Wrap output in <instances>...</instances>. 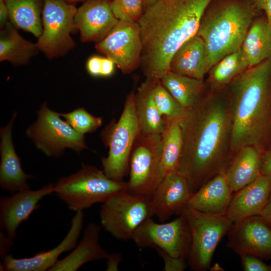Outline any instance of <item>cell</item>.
<instances>
[{
	"label": "cell",
	"mask_w": 271,
	"mask_h": 271,
	"mask_svg": "<svg viewBox=\"0 0 271 271\" xmlns=\"http://www.w3.org/2000/svg\"><path fill=\"white\" fill-rule=\"evenodd\" d=\"M192 236L188 265L194 271H205L211 266L215 250L233 222L226 214L212 215L187 208L183 212Z\"/></svg>",
	"instance_id": "ba28073f"
},
{
	"label": "cell",
	"mask_w": 271,
	"mask_h": 271,
	"mask_svg": "<svg viewBox=\"0 0 271 271\" xmlns=\"http://www.w3.org/2000/svg\"><path fill=\"white\" fill-rule=\"evenodd\" d=\"M170 71L199 80L209 71L208 52L203 40L197 34L186 41L175 52Z\"/></svg>",
	"instance_id": "7402d4cb"
},
{
	"label": "cell",
	"mask_w": 271,
	"mask_h": 271,
	"mask_svg": "<svg viewBox=\"0 0 271 271\" xmlns=\"http://www.w3.org/2000/svg\"><path fill=\"white\" fill-rule=\"evenodd\" d=\"M259 215L271 228V192L268 202Z\"/></svg>",
	"instance_id": "ee69618b"
},
{
	"label": "cell",
	"mask_w": 271,
	"mask_h": 271,
	"mask_svg": "<svg viewBox=\"0 0 271 271\" xmlns=\"http://www.w3.org/2000/svg\"><path fill=\"white\" fill-rule=\"evenodd\" d=\"M263 155L251 146L241 148L235 154L225 172L234 193L261 175Z\"/></svg>",
	"instance_id": "cb8c5ba5"
},
{
	"label": "cell",
	"mask_w": 271,
	"mask_h": 271,
	"mask_svg": "<svg viewBox=\"0 0 271 271\" xmlns=\"http://www.w3.org/2000/svg\"><path fill=\"white\" fill-rule=\"evenodd\" d=\"M172 96L185 109L194 106L206 93L204 80L169 71L161 80Z\"/></svg>",
	"instance_id": "83f0119b"
},
{
	"label": "cell",
	"mask_w": 271,
	"mask_h": 271,
	"mask_svg": "<svg viewBox=\"0 0 271 271\" xmlns=\"http://www.w3.org/2000/svg\"><path fill=\"white\" fill-rule=\"evenodd\" d=\"M65 1L66 2L71 4H74L75 5L76 3L80 2H85L87 0H63Z\"/></svg>",
	"instance_id": "bcb514c9"
},
{
	"label": "cell",
	"mask_w": 271,
	"mask_h": 271,
	"mask_svg": "<svg viewBox=\"0 0 271 271\" xmlns=\"http://www.w3.org/2000/svg\"><path fill=\"white\" fill-rule=\"evenodd\" d=\"M257 10L251 0H213L209 5L197 34L206 45L209 71L241 48Z\"/></svg>",
	"instance_id": "277c9868"
},
{
	"label": "cell",
	"mask_w": 271,
	"mask_h": 271,
	"mask_svg": "<svg viewBox=\"0 0 271 271\" xmlns=\"http://www.w3.org/2000/svg\"><path fill=\"white\" fill-rule=\"evenodd\" d=\"M54 193V184L50 183L39 189H30L13 193L0 200V227L14 240L20 225L39 208L40 201Z\"/></svg>",
	"instance_id": "2e32d148"
},
{
	"label": "cell",
	"mask_w": 271,
	"mask_h": 271,
	"mask_svg": "<svg viewBox=\"0 0 271 271\" xmlns=\"http://www.w3.org/2000/svg\"><path fill=\"white\" fill-rule=\"evenodd\" d=\"M258 10L263 11L271 27V0H251Z\"/></svg>",
	"instance_id": "74e56055"
},
{
	"label": "cell",
	"mask_w": 271,
	"mask_h": 271,
	"mask_svg": "<svg viewBox=\"0 0 271 271\" xmlns=\"http://www.w3.org/2000/svg\"><path fill=\"white\" fill-rule=\"evenodd\" d=\"M134 98L133 90L126 97L118 120L109 124L101 134L109 148L108 156L101 158L103 171L107 177L116 181H123L129 169L132 148L140 133Z\"/></svg>",
	"instance_id": "8992f818"
},
{
	"label": "cell",
	"mask_w": 271,
	"mask_h": 271,
	"mask_svg": "<svg viewBox=\"0 0 271 271\" xmlns=\"http://www.w3.org/2000/svg\"><path fill=\"white\" fill-rule=\"evenodd\" d=\"M83 221V211L76 212L71 220L69 231L56 247L50 250L38 252L30 257L16 258L7 254L2 257L1 270H49L57 262L61 254L73 249L76 246L82 230Z\"/></svg>",
	"instance_id": "9a60e30c"
},
{
	"label": "cell",
	"mask_w": 271,
	"mask_h": 271,
	"mask_svg": "<svg viewBox=\"0 0 271 271\" xmlns=\"http://www.w3.org/2000/svg\"><path fill=\"white\" fill-rule=\"evenodd\" d=\"M241 48L249 68L271 57V27L265 17L253 20Z\"/></svg>",
	"instance_id": "484cf974"
},
{
	"label": "cell",
	"mask_w": 271,
	"mask_h": 271,
	"mask_svg": "<svg viewBox=\"0 0 271 271\" xmlns=\"http://www.w3.org/2000/svg\"><path fill=\"white\" fill-rule=\"evenodd\" d=\"M43 1V29L36 44L39 50L53 58L66 54L75 46L70 34L76 30L74 18L77 9L63 0Z\"/></svg>",
	"instance_id": "30bf717a"
},
{
	"label": "cell",
	"mask_w": 271,
	"mask_h": 271,
	"mask_svg": "<svg viewBox=\"0 0 271 271\" xmlns=\"http://www.w3.org/2000/svg\"><path fill=\"white\" fill-rule=\"evenodd\" d=\"M126 187L127 182L113 180L103 170L82 163L77 172L54 184V193L70 210L77 212L103 203Z\"/></svg>",
	"instance_id": "5b68a950"
},
{
	"label": "cell",
	"mask_w": 271,
	"mask_h": 271,
	"mask_svg": "<svg viewBox=\"0 0 271 271\" xmlns=\"http://www.w3.org/2000/svg\"><path fill=\"white\" fill-rule=\"evenodd\" d=\"M192 193L186 178L178 172L166 175L150 197L152 211L161 222L176 214L180 215L187 207Z\"/></svg>",
	"instance_id": "e0dca14e"
},
{
	"label": "cell",
	"mask_w": 271,
	"mask_h": 271,
	"mask_svg": "<svg viewBox=\"0 0 271 271\" xmlns=\"http://www.w3.org/2000/svg\"><path fill=\"white\" fill-rule=\"evenodd\" d=\"M227 90L233 156L247 146L264 154L271 149V57L240 73Z\"/></svg>",
	"instance_id": "3957f363"
},
{
	"label": "cell",
	"mask_w": 271,
	"mask_h": 271,
	"mask_svg": "<svg viewBox=\"0 0 271 271\" xmlns=\"http://www.w3.org/2000/svg\"><path fill=\"white\" fill-rule=\"evenodd\" d=\"M155 249L164 260L165 270L183 271L185 269V259L172 257L159 248Z\"/></svg>",
	"instance_id": "d590c367"
},
{
	"label": "cell",
	"mask_w": 271,
	"mask_h": 271,
	"mask_svg": "<svg viewBox=\"0 0 271 271\" xmlns=\"http://www.w3.org/2000/svg\"><path fill=\"white\" fill-rule=\"evenodd\" d=\"M157 1V0H143L145 10L155 3Z\"/></svg>",
	"instance_id": "f6af8a7d"
},
{
	"label": "cell",
	"mask_w": 271,
	"mask_h": 271,
	"mask_svg": "<svg viewBox=\"0 0 271 271\" xmlns=\"http://www.w3.org/2000/svg\"><path fill=\"white\" fill-rule=\"evenodd\" d=\"M115 64L110 59L105 57H102L101 62V77H109L112 75L115 70Z\"/></svg>",
	"instance_id": "f35d334b"
},
{
	"label": "cell",
	"mask_w": 271,
	"mask_h": 271,
	"mask_svg": "<svg viewBox=\"0 0 271 271\" xmlns=\"http://www.w3.org/2000/svg\"><path fill=\"white\" fill-rule=\"evenodd\" d=\"M11 23L39 38L42 32L43 0H4Z\"/></svg>",
	"instance_id": "f546056e"
},
{
	"label": "cell",
	"mask_w": 271,
	"mask_h": 271,
	"mask_svg": "<svg viewBox=\"0 0 271 271\" xmlns=\"http://www.w3.org/2000/svg\"><path fill=\"white\" fill-rule=\"evenodd\" d=\"M106 270H118V266L122 259V255L118 253L109 254L107 258Z\"/></svg>",
	"instance_id": "ab89813d"
},
{
	"label": "cell",
	"mask_w": 271,
	"mask_h": 271,
	"mask_svg": "<svg viewBox=\"0 0 271 271\" xmlns=\"http://www.w3.org/2000/svg\"><path fill=\"white\" fill-rule=\"evenodd\" d=\"M39 50L36 44L24 39L14 26L8 22L1 29L0 60L8 61L14 65H23Z\"/></svg>",
	"instance_id": "f1b7e54d"
},
{
	"label": "cell",
	"mask_w": 271,
	"mask_h": 271,
	"mask_svg": "<svg viewBox=\"0 0 271 271\" xmlns=\"http://www.w3.org/2000/svg\"><path fill=\"white\" fill-rule=\"evenodd\" d=\"M161 136V154L159 166L160 182L168 174L178 172L183 148V136L179 121L165 119Z\"/></svg>",
	"instance_id": "4316f807"
},
{
	"label": "cell",
	"mask_w": 271,
	"mask_h": 271,
	"mask_svg": "<svg viewBox=\"0 0 271 271\" xmlns=\"http://www.w3.org/2000/svg\"><path fill=\"white\" fill-rule=\"evenodd\" d=\"M261 175L271 177V149L263 155Z\"/></svg>",
	"instance_id": "60d3db41"
},
{
	"label": "cell",
	"mask_w": 271,
	"mask_h": 271,
	"mask_svg": "<svg viewBox=\"0 0 271 271\" xmlns=\"http://www.w3.org/2000/svg\"><path fill=\"white\" fill-rule=\"evenodd\" d=\"M132 239L140 247L158 248L172 257L186 259L192 236L189 223L183 213L168 223H158L151 218L147 219L136 230Z\"/></svg>",
	"instance_id": "7c38bea8"
},
{
	"label": "cell",
	"mask_w": 271,
	"mask_h": 271,
	"mask_svg": "<svg viewBox=\"0 0 271 271\" xmlns=\"http://www.w3.org/2000/svg\"><path fill=\"white\" fill-rule=\"evenodd\" d=\"M213 0H157L138 22L143 45L141 67L146 79L161 80L178 49L197 34Z\"/></svg>",
	"instance_id": "7a4b0ae2"
},
{
	"label": "cell",
	"mask_w": 271,
	"mask_h": 271,
	"mask_svg": "<svg viewBox=\"0 0 271 271\" xmlns=\"http://www.w3.org/2000/svg\"><path fill=\"white\" fill-rule=\"evenodd\" d=\"M112 0H87L77 9L74 18L82 42H99L104 39L119 20L111 9Z\"/></svg>",
	"instance_id": "ac0fdd59"
},
{
	"label": "cell",
	"mask_w": 271,
	"mask_h": 271,
	"mask_svg": "<svg viewBox=\"0 0 271 271\" xmlns=\"http://www.w3.org/2000/svg\"><path fill=\"white\" fill-rule=\"evenodd\" d=\"M183 148L178 172L192 193L225 172L233 156L232 120L227 87L211 90L179 120Z\"/></svg>",
	"instance_id": "6da1fadb"
},
{
	"label": "cell",
	"mask_w": 271,
	"mask_h": 271,
	"mask_svg": "<svg viewBox=\"0 0 271 271\" xmlns=\"http://www.w3.org/2000/svg\"><path fill=\"white\" fill-rule=\"evenodd\" d=\"M95 48L112 60L122 73L132 72L141 63L143 45L138 23L119 20L109 34L96 43Z\"/></svg>",
	"instance_id": "4fadbf2b"
},
{
	"label": "cell",
	"mask_w": 271,
	"mask_h": 271,
	"mask_svg": "<svg viewBox=\"0 0 271 271\" xmlns=\"http://www.w3.org/2000/svg\"><path fill=\"white\" fill-rule=\"evenodd\" d=\"M60 115L76 132L82 135L94 131L102 123L101 117L92 115L83 107L78 108L68 113H60Z\"/></svg>",
	"instance_id": "d6a6232c"
},
{
	"label": "cell",
	"mask_w": 271,
	"mask_h": 271,
	"mask_svg": "<svg viewBox=\"0 0 271 271\" xmlns=\"http://www.w3.org/2000/svg\"><path fill=\"white\" fill-rule=\"evenodd\" d=\"M241 48L221 59L210 70L208 83L211 90L224 88L248 68Z\"/></svg>",
	"instance_id": "4dcf8cb0"
},
{
	"label": "cell",
	"mask_w": 271,
	"mask_h": 271,
	"mask_svg": "<svg viewBox=\"0 0 271 271\" xmlns=\"http://www.w3.org/2000/svg\"><path fill=\"white\" fill-rule=\"evenodd\" d=\"M161 134L139 133L131 151L126 191L150 198L160 183Z\"/></svg>",
	"instance_id": "8fae6325"
},
{
	"label": "cell",
	"mask_w": 271,
	"mask_h": 271,
	"mask_svg": "<svg viewBox=\"0 0 271 271\" xmlns=\"http://www.w3.org/2000/svg\"><path fill=\"white\" fill-rule=\"evenodd\" d=\"M9 18V11L4 0H0V26L3 29L7 24Z\"/></svg>",
	"instance_id": "7bdbcfd3"
},
{
	"label": "cell",
	"mask_w": 271,
	"mask_h": 271,
	"mask_svg": "<svg viewBox=\"0 0 271 271\" xmlns=\"http://www.w3.org/2000/svg\"><path fill=\"white\" fill-rule=\"evenodd\" d=\"M271 192V177L260 175L250 184L235 192L226 212L233 222L259 215Z\"/></svg>",
	"instance_id": "ffe728a7"
},
{
	"label": "cell",
	"mask_w": 271,
	"mask_h": 271,
	"mask_svg": "<svg viewBox=\"0 0 271 271\" xmlns=\"http://www.w3.org/2000/svg\"><path fill=\"white\" fill-rule=\"evenodd\" d=\"M100 227L91 223L83 231V237L72 252L58 260L49 271H75L86 263L106 259L109 254L100 245Z\"/></svg>",
	"instance_id": "603a6c76"
},
{
	"label": "cell",
	"mask_w": 271,
	"mask_h": 271,
	"mask_svg": "<svg viewBox=\"0 0 271 271\" xmlns=\"http://www.w3.org/2000/svg\"><path fill=\"white\" fill-rule=\"evenodd\" d=\"M153 84V81L146 79L135 92L136 112L141 133L161 134L165 125L154 98Z\"/></svg>",
	"instance_id": "d4e9b609"
},
{
	"label": "cell",
	"mask_w": 271,
	"mask_h": 271,
	"mask_svg": "<svg viewBox=\"0 0 271 271\" xmlns=\"http://www.w3.org/2000/svg\"><path fill=\"white\" fill-rule=\"evenodd\" d=\"M16 116L14 112L9 123L0 129V186L12 193L29 189L28 180L34 178L23 171L13 143L12 130Z\"/></svg>",
	"instance_id": "d6986e66"
},
{
	"label": "cell",
	"mask_w": 271,
	"mask_h": 271,
	"mask_svg": "<svg viewBox=\"0 0 271 271\" xmlns=\"http://www.w3.org/2000/svg\"><path fill=\"white\" fill-rule=\"evenodd\" d=\"M111 9L119 20L137 22L145 11L143 0H112Z\"/></svg>",
	"instance_id": "836d02e7"
},
{
	"label": "cell",
	"mask_w": 271,
	"mask_h": 271,
	"mask_svg": "<svg viewBox=\"0 0 271 271\" xmlns=\"http://www.w3.org/2000/svg\"><path fill=\"white\" fill-rule=\"evenodd\" d=\"M102 59L101 56L94 55L87 60L86 69L90 75L94 77L101 76Z\"/></svg>",
	"instance_id": "8d00e7d4"
},
{
	"label": "cell",
	"mask_w": 271,
	"mask_h": 271,
	"mask_svg": "<svg viewBox=\"0 0 271 271\" xmlns=\"http://www.w3.org/2000/svg\"><path fill=\"white\" fill-rule=\"evenodd\" d=\"M227 234V246L239 255L271 256V228L260 215L233 222Z\"/></svg>",
	"instance_id": "5bb4252c"
},
{
	"label": "cell",
	"mask_w": 271,
	"mask_h": 271,
	"mask_svg": "<svg viewBox=\"0 0 271 271\" xmlns=\"http://www.w3.org/2000/svg\"><path fill=\"white\" fill-rule=\"evenodd\" d=\"M99 214L103 229L116 239H132L138 228L154 216L150 198L120 191L102 203Z\"/></svg>",
	"instance_id": "52a82bcc"
},
{
	"label": "cell",
	"mask_w": 271,
	"mask_h": 271,
	"mask_svg": "<svg viewBox=\"0 0 271 271\" xmlns=\"http://www.w3.org/2000/svg\"><path fill=\"white\" fill-rule=\"evenodd\" d=\"M234 193L225 172L222 173L192 193L187 208L209 214H226Z\"/></svg>",
	"instance_id": "44dd1931"
},
{
	"label": "cell",
	"mask_w": 271,
	"mask_h": 271,
	"mask_svg": "<svg viewBox=\"0 0 271 271\" xmlns=\"http://www.w3.org/2000/svg\"><path fill=\"white\" fill-rule=\"evenodd\" d=\"M241 263L245 271H271V265H267L256 256L240 255Z\"/></svg>",
	"instance_id": "e575fe53"
},
{
	"label": "cell",
	"mask_w": 271,
	"mask_h": 271,
	"mask_svg": "<svg viewBox=\"0 0 271 271\" xmlns=\"http://www.w3.org/2000/svg\"><path fill=\"white\" fill-rule=\"evenodd\" d=\"M153 81V96L160 114L164 119L179 121L186 109L172 96L161 80Z\"/></svg>",
	"instance_id": "1f68e13d"
},
{
	"label": "cell",
	"mask_w": 271,
	"mask_h": 271,
	"mask_svg": "<svg viewBox=\"0 0 271 271\" xmlns=\"http://www.w3.org/2000/svg\"><path fill=\"white\" fill-rule=\"evenodd\" d=\"M60 113L44 103L38 112L37 120L26 130V134L45 155L58 158L66 148L79 153L87 149L84 135L76 132Z\"/></svg>",
	"instance_id": "9c48e42d"
},
{
	"label": "cell",
	"mask_w": 271,
	"mask_h": 271,
	"mask_svg": "<svg viewBox=\"0 0 271 271\" xmlns=\"http://www.w3.org/2000/svg\"><path fill=\"white\" fill-rule=\"evenodd\" d=\"M1 249L0 254L2 257L7 254V251L9 248L14 244L13 240L10 239L7 235L6 236L3 233L1 232Z\"/></svg>",
	"instance_id": "b9f144b4"
}]
</instances>
